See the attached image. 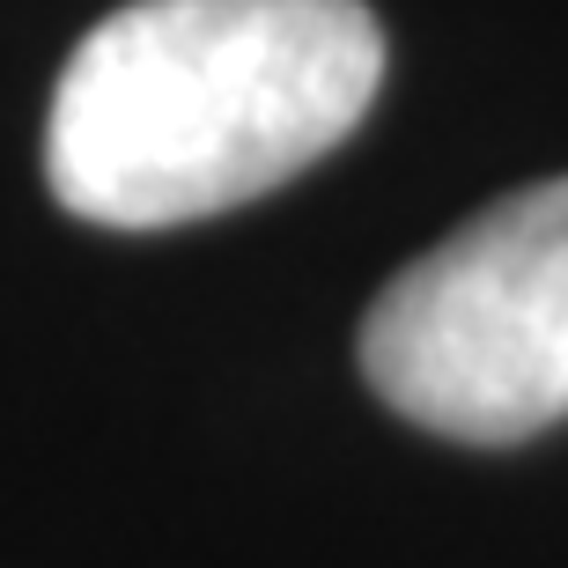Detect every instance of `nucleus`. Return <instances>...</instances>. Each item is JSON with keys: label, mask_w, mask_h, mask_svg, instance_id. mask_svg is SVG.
I'll return each mask as SVG.
<instances>
[{"label": "nucleus", "mask_w": 568, "mask_h": 568, "mask_svg": "<svg viewBox=\"0 0 568 568\" xmlns=\"http://www.w3.org/2000/svg\"><path fill=\"white\" fill-rule=\"evenodd\" d=\"M377 82L384 30L362 0H133L74 44L44 178L104 230L230 214L333 155Z\"/></svg>", "instance_id": "obj_1"}, {"label": "nucleus", "mask_w": 568, "mask_h": 568, "mask_svg": "<svg viewBox=\"0 0 568 568\" xmlns=\"http://www.w3.org/2000/svg\"><path fill=\"white\" fill-rule=\"evenodd\" d=\"M362 377L450 443H525L568 422V178L525 185L384 281Z\"/></svg>", "instance_id": "obj_2"}]
</instances>
